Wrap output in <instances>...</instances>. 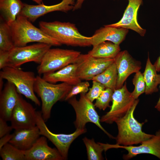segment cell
I'll list each match as a JSON object with an SVG mask.
<instances>
[{
    "label": "cell",
    "instance_id": "1",
    "mask_svg": "<svg viewBox=\"0 0 160 160\" xmlns=\"http://www.w3.org/2000/svg\"><path fill=\"white\" fill-rule=\"evenodd\" d=\"M39 26L45 33L61 44L81 47L92 45V37L85 36L80 33L73 23L58 21H41L39 23Z\"/></svg>",
    "mask_w": 160,
    "mask_h": 160
},
{
    "label": "cell",
    "instance_id": "2",
    "mask_svg": "<svg viewBox=\"0 0 160 160\" xmlns=\"http://www.w3.org/2000/svg\"><path fill=\"white\" fill-rule=\"evenodd\" d=\"M9 25L15 47L23 46L33 42L47 44L52 46L61 45L56 40L46 34L40 28L35 27L22 15H19L16 20Z\"/></svg>",
    "mask_w": 160,
    "mask_h": 160
},
{
    "label": "cell",
    "instance_id": "3",
    "mask_svg": "<svg viewBox=\"0 0 160 160\" xmlns=\"http://www.w3.org/2000/svg\"><path fill=\"white\" fill-rule=\"evenodd\" d=\"M139 100L138 98L127 114L116 120L118 134L115 139L116 144L123 146L133 145L141 144L154 135L146 133L142 131L145 122L140 123L134 117V113Z\"/></svg>",
    "mask_w": 160,
    "mask_h": 160
},
{
    "label": "cell",
    "instance_id": "4",
    "mask_svg": "<svg viewBox=\"0 0 160 160\" xmlns=\"http://www.w3.org/2000/svg\"><path fill=\"white\" fill-rule=\"evenodd\" d=\"M72 86L65 83L56 84L49 82L39 75L36 76L34 91L41 101V113L46 121L50 117L53 105L65 100Z\"/></svg>",
    "mask_w": 160,
    "mask_h": 160
},
{
    "label": "cell",
    "instance_id": "5",
    "mask_svg": "<svg viewBox=\"0 0 160 160\" xmlns=\"http://www.w3.org/2000/svg\"><path fill=\"white\" fill-rule=\"evenodd\" d=\"M0 78L12 82L19 94L30 100L36 105H40L41 103L34 91L36 76L33 72L24 71L20 68L6 66L1 69Z\"/></svg>",
    "mask_w": 160,
    "mask_h": 160
},
{
    "label": "cell",
    "instance_id": "6",
    "mask_svg": "<svg viewBox=\"0 0 160 160\" xmlns=\"http://www.w3.org/2000/svg\"><path fill=\"white\" fill-rule=\"evenodd\" d=\"M81 52L72 49H49L44 55L37 67L39 75L51 73L74 63Z\"/></svg>",
    "mask_w": 160,
    "mask_h": 160
},
{
    "label": "cell",
    "instance_id": "7",
    "mask_svg": "<svg viewBox=\"0 0 160 160\" xmlns=\"http://www.w3.org/2000/svg\"><path fill=\"white\" fill-rule=\"evenodd\" d=\"M80 94L79 100H77L74 96L68 100L76 113V118L74 124L76 129L85 128V125L87 123L92 122L96 125L109 137L115 139L102 126L100 116L92 102L87 97L86 94L82 93Z\"/></svg>",
    "mask_w": 160,
    "mask_h": 160
},
{
    "label": "cell",
    "instance_id": "8",
    "mask_svg": "<svg viewBox=\"0 0 160 160\" xmlns=\"http://www.w3.org/2000/svg\"><path fill=\"white\" fill-rule=\"evenodd\" d=\"M52 46L47 44L37 43L15 47L9 52L6 67L20 68L24 64L31 62L39 64L45 53Z\"/></svg>",
    "mask_w": 160,
    "mask_h": 160
},
{
    "label": "cell",
    "instance_id": "9",
    "mask_svg": "<svg viewBox=\"0 0 160 160\" xmlns=\"http://www.w3.org/2000/svg\"><path fill=\"white\" fill-rule=\"evenodd\" d=\"M135 100L128 90L125 83L113 91L110 111L103 115L100 121L111 124L124 116L134 104Z\"/></svg>",
    "mask_w": 160,
    "mask_h": 160
},
{
    "label": "cell",
    "instance_id": "10",
    "mask_svg": "<svg viewBox=\"0 0 160 160\" xmlns=\"http://www.w3.org/2000/svg\"><path fill=\"white\" fill-rule=\"evenodd\" d=\"M41 111H37L36 125L41 135L46 137L55 146L63 160L67 159L70 146L72 142L78 136L87 132L86 128L76 129L73 133L68 134H55L51 132L46 124Z\"/></svg>",
    "mask_w": 160,
    "mask_h": 160
},
{
    "label": "cell",
    "instance_id": "11",
    "mask_svg": "<svg viewBox=\"0 0 160 160\" xmlns=\"http://www.w3.org/2000/svg\"><path fill=\"white\" fill-rule=\"evenodd\" d=\"M114 58H102L93 57L89 54H81L75 63L77 74L81 80L89 81L101 73L114 62Z\"/></svg>",
    "mask_w": 160,
    "mask_h": 160
},
{
    "label": "cell",
    "instance_id": "12",
    "mask_svg": "<svg viewBox=\"0 0 160 160\" xmlns=\"http://www.w3.org/2000/svg\"><path fill=\"white\" fill-rule=\"evenodd\" d=\"M37 111L31 103L19 94L17 102L11 115V125L15 130L36 126Z\"/></svg>",
    "mask_w": 160,
    "mask_h": 160
},
{
    "label": "cell",
    "instance_id": "13",
    "mask_svg": "<svg viewBox=\"0 0 160 160\" xmlns=\"http://www.w3.org/2000/svg\"><path fill=\"white\" fill-rule=\"evenodd\" d=\"M108 149L121 148L125 149L128 153L124 154L123 158L129 160L141 154L153 155L160 159V130L156 131L155 135L150 138L143 142L139 146H123L108 144Z\"/></svg>",
    "mask_w": 160,
    "mask_h": 160
},
{
    "label": "cell",
    "instance_id": "14",
    "mask_svg": "<svg viewBox=\"0 0 160 160\" xmlns=\"http://www.w3.org/2000/svg\"><path fill=\"white\" fill-rule=\"evenodd\" d=\"M75 3L74 0H62L59 3L51 5H46L43 3L36 5L24 3L20 15L33 22L40 17L52 12H67L73 10Z\"/></svg>",
    "mask_w": 160,
    "mask_h": 160
},
{
    "label": "cell",
    "instance_id": "15",
    "mask_svg": "<svg viewBox=\"0 0 160 160\" xmlns=\"http://www.w3.org/2000/svg\"><path fill=\"white\" fill-rule=\"evenodd\" d=\"M118 73L116 89L121 87L131 74L140 71L141 63L134 59L128 51H120L114 58Z\"/></svg>",
    "mask_w": 160,
    "mask_h": 160
},
{
    "label": "cell",
    "instance_id": "16",
    "mask_svg": "<svg viewBox=\"0 0 160 160\" xmlns=\"http://www.w3.org/2000/svg\"><path fill=\"white\" fill-rule=\"evenodd\" d=\"M128 5L121 19L118 22L107 25L116 28H123L136 32L142 36H144L146 30L143 28L137 21L138 10L143 0H128Z\"/></svg>",
    "mask_w": 160,
    "mask_h": 160
},
{
    "label": "cell",
    "instance_id": "17",
    "mask_svg": "<svg viewBox=\"0 0 160 160\" xmlns=\"http://www.w3.org/2000/svg\"><path fill=\"white\" fill-rule=\"evenodd\" d=\"M47 138L42 136L29 150L23 151L25 160H62L57 149L49 147Z\"/></svg>",
    "mask_w": 160,
    "mask_h": 160
},
{
    "label": "cell",
    "instance_id": "18",
    "mask_svg": "<svg viewBox=\"0 0 160 160\" xmlns=\"http://www.w3.org/2000/svg\"><path fill=\"white\" fill-rule=\"evenodd\" d=\"M19 93L15 85L7 81L0 91V117L10 121L12 111L18 99Z\"/></svg>",
    "mask_w": 160,
    "mask_h": 160
},
{
    "label": "cell",
    "instance_id": "19",
    "mask_svg": "<svg viewBox=\"0 0 160 160\" xmlns=\"http://www.w3.org/2000/svg\"><path fill=\"white\" fill-rule=\"evenodd\" d=\"M128 29L116 28L106 25L95 31L92 36V45L93 47L103 42L109 41L119 45L125 39Z\"/></svg>",
    "mask_w": 160,
    "mask_h": 160
},
{
    "label": "cell",
    "instance_id": "20",
    "mask_svg": "<svg viewBox=\"0 0 160 160\" xmlns=\"http://www.w3.org/2000/svg\"><path fill=\"white\" fill-rule=\"evenodd\" d=\"M41 135L38 127L15 130L9 142L17 148L23 151L30 149Z\"/></svg>",
    "mask_w": 160,
    "mask_h": 160
},
{
    "label": "cell",
    "instance_id": "21",
    "mask_svg": "<svg viewBox=\"0 0 160 160\" xmlns=\"http://www.w3.org/2000/svg\"><path fill=\"white\" fill-rule=\"evenodd\" d=\"M76 71V65L73 63L55 71L44 74L42 77L52 83L61 82L73 86L81 81Z\"/></svg>",
    "mask_w": 160,
    "mask_h": 160
},
{
    "label": "cell",
    "instance_id": "22",
    "mask_svg": "<svg viewBox=\"0 0 160 160\" xmlns=\"http://www.w3.org/2000/svg\"><path fill=\"white\" fill-rule=\"evenodd\" d=\"M24 4L21 0H0L1 18L11 24L20 15Z\"/></svg>",
    "mask_w": 160,
    "mask_h": 160
},
{
    "label": "cell",
    "instance_id": "23",
    "mask_svg": "<svg viewBox=\"0 0 160 160\" xmlns=\"http://www.w3.org/2000/svg\"><path fill=\"white\" fill-rule=\"evenodd\" d=\"M155 67L151 63L149 54L143 73V78L146 85L145 93L151 95L159 90L158 86L160 84V74L157 73Z\"/></svg>",
    "mask_w": 160,
    "mask_h": 160
},
{
    "label": "cell",
    "instance_id": "24",
    "mask_svg": "<svg viewBox=\"0 0 160 160\" xmlns=\"http://www.w3.org/2000/svg\"><path fill=\"white\" fill-rule=\"evenodd\" d=\"M120 50L119 45L106 41L93 47L92 49L89 51L88 53L97 58H114Z\"/></svg>",
    "mask_w": 160,
    "mask_h": 160
},
{
    "label": "cell",
    "instance_id": "25",
    "mask_svg": "<svg viewBox=\"0 0 160 160\" xmlns=\"http://www.w3.org/2000/svg\"><path fill=\"white\" fill-rule=\"evenodd\" d=\"M117 79V70L114 62L103 72L94 77L92 80L99 82L105 88L114 91L116 89Z\"/></svg>",
    "mask_w": 160,
    "mask_h": 160
},
{
    "label": "cell",
    "instance_id": "26",
    "mask_svg": "<svg viewBox=\"0 0 160 160\" xmlns=\"http://www.w3.org/2000/svg\"><path fill=\"white\" fill-rule=\"evenodd\" d=\"M0 51L9 52L15 47L9 25L0 18Z\"/></svg>",
    "mask_w": 160,
    "mask_h": 160
},
{
    "label": "cell",
    "instance_id": "27",
    "mask_svg": "<svg viewBox=\"0 0 160 160\" xmlns=\"http://www.w3.org/2000/svg\"><path fill=\"white\" fill-rule=\"evenodd\" d=\"M87 149V158L89 160H101L103 159L102 153L105 151L104 144L95 142L93 139H90L85 137L83 139Z\"/></svg>",
    "mask_w": 160,
    "mask_h": 160
},
{
    "label": "cell",
    "instance_id": "28",
    "mask_svg": "<svg viewBox=\"0 0 160 160\" xmlns=\"http://www.w3.org/2000/svg\"><path fill=\"white\" fill-rule=\"evenodd\" d=\"M0 155L3 160H25L24 151L9 143L0 149Z\"/></svg>",
    "mask_w": 160,
    "mask_h": 160
},
{
    "label": "cell",
    "instance_id": "29",
    "mask_svg": "<svg viewBox=\"0 0 160 160\" xmlns=\"http://www.w3.org/2000/svg\"><path fill=\"white\" fill-rule=\"evenodd\" d=\"M132 82L134 86V89L131 92V95L136 100L140 95L145 92L146 85L143 73L140 71L136 73Z\"/></svg>",
    "mask_w": 160,
    "mask_h": 160
},
{
    "label": "cell",
    "instance_id": "30",
    "mask_svg": "<svg viewBox=\"0 0 160 160\" xmlns=\"http://www.w3.org/2000/svg\"><path fill=\"white\" fill-rule=\"evenodd\" d=\"M113 91L109 88H105L96 99L94 105L100 110H105L110 107L109 103L112 100Z\"/></svg>",
    "mask_w": 160,
    "mask_h": 160
},
{
    "label": "cell",
    "instance_id": "31",
    "mask_svg": "<svg viewBox=\"0 0 160 160\" xmlns=\"http://www.w3.org/2000/svg\"><path fill=\"white\" fill-rule=\"evenodd\" d=\"M89 83L87 81H81L76 85L72 86L65 100H68L79 94L82 93L86 94L89 90Z\"/></svg>",
    "mask_w": 160,
    "mask_h": 160
},
{
    "label": "cell",
    "instance_id": "32",
    "mask_svg": "<svg viewBox=\"0 0 160 160\" xmlns=\"http://www.w3.org/2000/svg\"><path fill=\"white\" fill-rule=\"evenodd\" d=\"M105 89V87L100 83L92 81V86L89 89V91L86 93V96L91 102H93Z\"/></svg>",
    "mask_w": 160,
    "mask_h": 160
},
{
    "label": "cell",
    "instance_id": "33",
    "mask_svg": "<svg viewBox=\"0 0 160 160\" xmlns=\"http://www.w3.org/2000/svg\"><path fill=\"white\" fill-rule=\"evenodd\" d=\"M6 120L0 117V138L9 134L13 129L12 126L8 125Z\"/></svg>",
    "mask_w": 160,
    "mask_h": 160
},
{
    "label": "cell",
    "instance_id": "34",
    "mask_svg": "<svg viewBox=\"0 0 160 160\" xmlns=\"http://www.w3.org/2000/svg\"><path fill=\"white\" fill-rule=\"evenodd\" d=\"M9 52L0 51V69L6 67Z\"/></svg>",
    "mask_w": 160,
    "mask_h": 160
},
{
    "label": "cell",
    "instance_id": "35",
    "mask_svg": "<svg viewBox=\"0 0 160 160\" xmlns=\"http://www.w3.org/2000/svg\"><path fill=\"white\" fill-rule=\"evenodd\" d=\"M13 136L12 134H7L0 138V149L4 145L9 143Z\"/></svg>",
    "mask_w": 160,
    "mask_h": 160
},
{
    "label": "cell",
    "instance_id": "36",
    "mask_svg": "<svg viewBox=\"0 0 160 160\" xmlns=\"http://www.w3.org/2000/svg\"><path fill=\"white\" fill-rule=\"evenodd\" d=\"M86 0H77L72 10L73 11H75L80 9L84 1Z\"/></svg>",
    "mask_w": 160,
    "mask_h": 160
},
{
    "label": "cell",
    "instance_id": "37",
    "mask_svg": "<svg viewBox=\"0 0 160 160\" xmlns=\"http://www.w3.org/2000/svg\"><path fill=\"white\" fill-rule=\"evenodd\" d=\"M158 72L160 71V54L154 64Z\"/></svg>",
    "mask_w": 160,
    "mask_h": 160
},
{
    "label": "cell",
    "instance_id": "38",
    "mask_svg": "<svg viewBox=\"0 0 160 160\" xmlns=\"http://www.w3.org/2000/svg\"><path fill=\"white\" fill-rule=\"evenodd\" d=\"M155 108L160 113V96L156 105L155 106Z\"/></svg>",
    "mask_w": 160,
    "mask_h": 160
},
{
    "label": "cell",
    "instance_id": "39",
    "mask_svg": "<svg viewBox=\"0 0 160 160\" xmlns=\"http://www.w3.org/2000/svg\"><path fill=\"white\" fill-rule=\"evenodd\" d=\"M33 1L36 2L38 4H42L43 0H31Z\"/></svg>",
    "mask_w": 160,
    "mask_h": 160
}]
</instances>
